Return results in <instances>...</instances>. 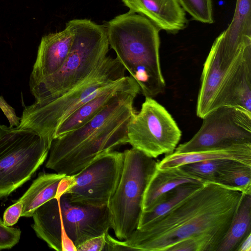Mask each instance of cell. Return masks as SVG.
<instances>
[{"label": "cell", "instance_id": "cell-16", "mask_svg": "<svg viewBox=\"0 0 251 251\" xmlns=\"http://www.w3.org/2000/svg\"><path fill=\"white\" fill-rule=\"evenodd\" d=\"M139 94L140 88L130 76H125L113 86L81 105L64 121L56 128L54 138L60 137L83 126L110 102L118 92Z\"/></svg>", "mask_w": 251, "mask_h": 251}, {"label": "cell", "instance_id": "cell-6", "mask_svg": "<svg viewBox=\"0 0 251 251\" xmlns=\"http://www.w3.org/2000/svg\"><path fill=\"white\" fill-rule=\"evenodd\" d=\"M123 152L121 178L108 204L111 228L119 240L126 239L137 228L144 193L158 163L133 148Z\"/></svg>", "mask_w": 251, "mask_h": 251}, {"label": "cell", "instance_id": "cell-24", "mask_svg": "<svg viewBox=\"0 0 251 251\" xmlns=\"http://www.w3.org/2000/svg\"><path fill=\"white\" fill-rule=\"evenodd\" d=\"M215 183L251 195V166L231 161L221 171Z\"/></svg>", "mask_w": 251, "mask_h": 251}, {"label": "cell", "instance_id": "cell-18", "mask_svg": "<svg viewBox=\"0 0 251 251\" xmlns=\"http://www.w3.org/2000/svg\"><path fill=\"white\" fill-rule=\"evenodd\" d=\"M231 63L222 61L220 38L214 40L203 64L198 93L196 114L201 119L212 112L216 93L226 71Z\"/></svg>", "mask_w": 251, "mask_h": 251}, {"label": "cell", "instance_id": "cell-32", "mask_svg": "<svg viewBox=\"0 0 251 251\" xmlns=\"http://www.w3.org/2000/svg\"></svg>", "mask_w": 251, "mask_h": 251}, {"label": "cell", "instance_id": "cell-13", "mask_svg": "<svg viewBox=\"0 0 251 251\" xmlns=\"http://www.w3.org/2000/svg\"><path fill=\"white\" fill-rule=\"evenodd\" d=\"M137 94L119 92L112 100L88 123L81 127L55 138L52 141L46 167L51 168L78 147L120 111Z\"/></svg>", "mask_w": 251, "mask_h": 251}, {"label": "cell", "instance_id": "cell-26", "mask_svg": "<svg viewBox=\"0 0 251 251\" xmlns=\"http://www.w3.org/2000/svg\"><path fill=\"white\" fill-rule=\"evenodd\" d=\"M181 6L194 20L203 23L214 21L212 0H178Z\"/></svg>", "mask_w": 251, "mask_h": 251}, {"label": "cell", "instance_id": "cell-19", "mask_svg": "<svg viewBox=\"0 0 251 251\" xmlns=\"http://www.w3.org/2000/svg\"><path fill=\"white\" fill-rule=\"evenodd\" d=\"M71 178V176L57 173L39 175L20 198L23 203L21 217H32L41 205L64 194L70 183Z\"/></svg>", "mask_w": 251, "mask_h": 251}, {"label": "cell", "instance_id": "cell-22", "mask_svg": "<svg viewBox=\"0 0 251 251\" xmlns=\"http://www.w3.org/2000/svg\"><path fill=\"white\" fill-rule=\"evenodd\" d=\"M251 233V195L244 194L217 251H236L242 241Z\"/></svg>", "mask_w": 251, "mask_h": 251}, {"label": "cell", "instance_id": "cell-9", "mask_svg": "<svg viewBox=\"0 0 251 251\" xmlns=\"http://www.w3.org/2000/svg\"><path fill=\"white\" fill-rule=\"evenodd\" d=\"M202 119L198 132L190 140L177 146L174 152L199 151L251 143V114L241 109L221 107Z\"/></svg>", "mask_w": 251, "mask_h": 251}, {"label": "cell", "instance_id": "cell-7", "mask_svg": "<svg viewBox=\"0 0 251 251\" xmlns=\"http://www.w3.org/2000/svg\"><path fill=\"white\" fill-rule=\"evenodd\" d=\"M50 146L29 129L0 126V198L29 180L46 160Z\"/></svg>", "mask_w": 251, "mask_h": 251}, {"label": "cell", "instance_id": "cell-4", "mask_svg": "<svg viewBox=\"0 0 251 251\" xmlns=\"http://www.w3.org/2000/svg\"><path fill=\"white\" fill-rule=\"evenodd\" d=\"M126 69L116 58L107 56L85 79L60 96L25 106L17 129H29L50 146L60 124L87 101L113 86L125 75Z\"/></svg>", "mask_w": 251, "mask_h": 251}, {"label": "cell", "instance_id": "cell-2", "mask_svg": "<svg viewBox=\"0 0 251 251\" xmlns=\"http://www.w3.org/2000/svg\"><path fill=\"white\" fill-rule=\"evenodd\" d=\"M106 28L109 47L142 94L153 98L163 93L166 84L159 54L160 29L145 17L130 11L109 21Z\"/></svg>", "mask_w": 251, "mask_h": 251}, {"label": "cell", "instance_id": "cell-17", "mask_svg": "<svg viewBox=\"0 0 251 251\" xmlns=\"http://www.w3.org/2000/svg\"><path fill=\"white\" fill-rule=\"evenodd\" d=\"M131 12L149 19L160 29L176 32L187 24L186 13L178 0H122Z\"/></svg>", "mask_w": 251, "mask_h": 251}, {"label": "cell", "instance_id": "cell-14", "mask_svg": "<svg viewBox=\"0 0 251 251\" xmlns=\"http://www.w3.org/2000/svg\"><path fill=\"white\" fill-rule=\"evenodd\" d=\"M75 31L71 20L60 31L44 36L29 77V86L58 71L70 51Z\"/></svg>", "mask_w": 251, "mask_h": 251}, {"label": "cell", "instance_id": "cell-1", "mask_svg": "<svg viewBox=\"0 0 251 251\" xmlns=\"http://www.w3.org/2000/svg\"><path fill=\"white\" fill-rule=\"evenodd\" d=\"M244 195L232 188L205 183L166 214L137 228L126 239H114V250L168 251L182 240L199 236H210L221 243Z\"/></svg>", "mask_w": 251, "mask_h": 251}, {"label": "cell", "instance_id": "cell-12", "mask_svg": "<svg viewBox=\"0 0 251 251\" xmlns=\"http://www.w3.org/2000/svg\"><path fill=\"white\" fill-rule=\"evenodd\" d=\"M223 106L239 108L251 114V50L237 56L226 71L212 111Z\"/></svg>", "mask_w": 251, "mask_h": 251}, {"label": "cell", "instance_id": "cell-30", "mask_svg": "<svg viewBox=\"0 0 251 251\" xmlns=\"http://www.w3.org/2000/svg\"><path fill=\"white\" fill-rule=\"evenodd\" d=\"M0 108L6 117L9 123V127H18L21 121V118L18 117L15 112V109L11 107L0 95Z\"/></svg>", "mask_w": 251, "mask_h": 251}, {"label": "cell", "instance_id": "cell-10", "mask_svg": "<svg viewBox=\"0 0 251 251\" xmlns=\"http://www.w3.org/2000/svg\"><path fill=\"white\" fill-rule=\"evenodd\" d=\"M124 163L123 152L104 153L71 176L64 194L73 202L95 206L108 204L119 184Z\"/></svg>", "mask_w": 251, "mask_h": 251}, {"label": "cell", "instance_id": "cell-31", "mask_svg": "<svg viewBox=\"0 0 251 251\" xmlns=\"http://www.w3.org/2000/svg\"><path fill=\"white\" fill-rule=\"evenodd\" d=\"M236 251H251V233L242 241Z\"/></svg>", "mask_w": 251, "mask_h": 251}, {"label": "cell", "instance_id": "cell-11", "mask_svg": "<svg viewBox=\"0 0 251 251\" xmlns=\"http://www.w3.org/2000/svg\"><path fill=\"white\" fill-rule=\"evenodd\" d=\"M134 100L120 111L50 170L66 176L75 175L99 156L128 144L127 126L136 113Z\"/></svg>", "mask_w": 251, "mask_h": 251}, {"label": "cell", "instance_id": "cell-25", "mask_svg": "<svg viewBox=\"0 0 251 251\" xmlns=\"http://www.w3.org/2000/svg\"><path fill=\"white\" fill-rule=\"evenodd\" d=\"M231 161L215 159L199 161L181 165L186 171L205 182H215L221 171Z\"/></svg>", "mask_w": 251, "mask_h": 251}, {"label": "cell", "instance_id": "cell-27", "mask_svg": "<svg viewBox=\"0 0 251 251\" xmlns=\"http://www.w3.org/2000/svg\"><path fill=\"white\" fill-rule=\"evenodd\" d=\"M21 235L20 228L5 225L0 218V250L13 248L19 242Z\"/></svg>", "mask_w": 251, "mask_h": 251}, {"label": "cell", "instance_id": "cell-29", "mask_svg": "<svg viewBox=\"0 0 251 251\" xmlns=\"http://www.w3.org/2000/svg\"><path fill=\"white\" fill-rule=\"evenodd\" d=\"M106 233L86 240L76 248V251H105L107 244Z\"/></svg>", "mask_w": 251, "mask_h": 251}, {"label": "cell", "instance_id": "cell-21", "mask_svg": "<svg viewBox=\"0 0 251 251\" xmlns=\"http://www.w3.org/2000/svg\"><path fill=\"white\" fill-rule=\"evenodd\" d=\"M226 159L251 166V143L238 144L219 149L165 155L158 163L161 169L174 168L201 161Z\"/></svg>", "mask_w": 251, "mask_h": 251}, {"label": "cell", "instance_id": "cell-23", "mask_svg": "<svg viewBox=\"0 0 251 251\" xmlns=\"http://www.w3.org/2000/svg\"><path fill=\"white\" fill-rule=\"evenodd\" d=\"M202 184H183L166 194L152 208L142 212L137 228L142 227L166 214Z\"/></svg>", "mask_w": 251, "mask_h": 251}, {"label": "cell", "instance_id": "cell-8", "mask_svg": "<svg viewBox=\"0 0 251 251\" xmlns=\"http://www.w3.org/2000/svg\"><path fill=\"white\" fill-rule=\"evenodd\" d=\"M181 135L170 113L151 97H145L127 126L128 144L154 159L174 152Z\"/></svg>", "mask_w": 251, "mask_h": 251}, {"label": "cell", "instance_id": "cell-5", "mask_svg": "<svg viewBox=\"0 0 251 251\" xmlns=\"http://www.w3.org/2000/svg\"><path fill=\"white\" fill-rule=\"evenodd\" d=\"M75 36L62 66L54 74L29 86L36 102L64 93L85 79L103 63L109 51L106 25L88 19L71 20Z\"/></svg>", "mask_w": 251, "mask_h": 251}, {"label": "cell", "instance_id": "cell-15", "mask_svg": "<svg viewBox=\"0 0 251 251\" xmlns=\"http://www.w3.org/2000/svg\"><path fill=\"white\" fill-rule=\"evenodd\" d=\"M219 36L221 59L226 63L251 50V0H236L232 20Z\"/></svg>", "mask_w": 251, "mask_h": 251}, {"label": "cell", "instance_id": "cell-28", "mask_svg": "<svg viewBox=\"0 0 251 251\" xmlns=\"http://www.w3.org/2000/svg\"><path fill=\"white\" fill-rule=\"evenodd\" d=\"M23 201L19 199L14 204L8 207L4 211L3 216L4 224L12 226L17 223L22 213Z\"/></svg>", "mask_w": 251, "mask_h": 251}, {"label": "cell", "instance_id": "cell-20", "mask_svg": "<svg viewBox=\"0 0 251 251\" xmlns=\"http://www.w3.org/2000/svg\"><path fill=\"white\" fill-rule=\"evenodd\" d=\"M205 183L206 182L187 172L180 166L165 169H159L157 166L144 193L143 211L150 210L166 194L180 185Z\"/></svg>", "mask_w": 251, "mask_h": 251}, {"label": "cell", "instance_id": "cell-3", "mask_svg": "<svg viewBox=\"0 0 251 251\" xmlns=\"http://www.w3.org/2000/svg\"><path fill=\"white\" fill-rule=\"evenodd\" d=\"M32 227L38 238L57 251H76L86 240L108 232V205L95 206L70 200L63 194L34 212Z\"/></svg>", "mask_w": 251, "mask_h": 251}]
</instances>
